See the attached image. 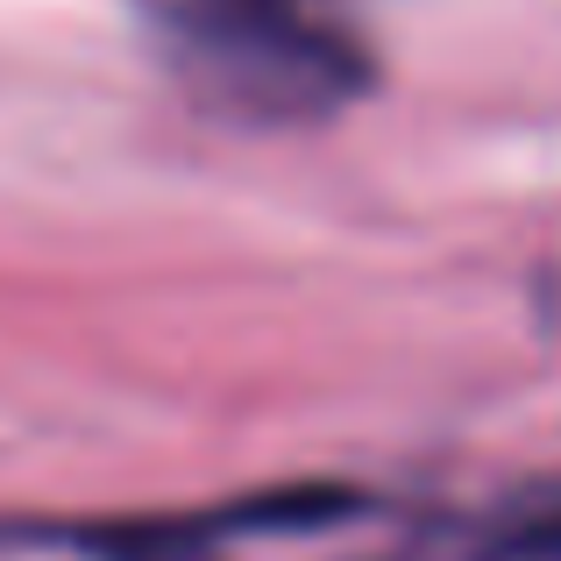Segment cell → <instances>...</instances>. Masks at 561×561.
I'll use <instances>...</instances> for the list:
<instances>
[{
	"mask_svg": "<svg viewBox=\"0 0 561 561\" xmlns=\"http://www.w3.org/2000/svg\"><path fill=\"white\" fill-rule=\"evenodd\" d=\"M150 57L228 128H328L377 93V50L342 0H136Z\"/></svg>",
	"mask_w": 561,
	"mask_h": 561,
	"instance_id": "1",
	"label": "cell"
},
{
	"mask_svg": "<svg viewBox=\"0 0 561 561\" xmlns=\"http://www.w3.org/2000/svg\"><path fill=\"white\" fill-rule=\"evenodd\" d=\"M363 497L348 491H263V497H234L214 512H171V519H93V526H65V519H36V526H0V554L22 548H85L100 561H214L220 540L234 534H263V526H320L356 512Z\"/></svg>",
	"mask_w": 561,
	"mask_h": 561,
	"instance_id": "2",
	"label": "cell"
},
{
	"mask_svg": "<svg viewBox=\"0 0 561 561\" xmlns=\"http://www.w3.org/2000/svg\"><path fill=\"white\" fill-rule=\"evenodd\" d=\"M469 561H561V477L497 512L477 534V554Z\"/></svg>",
	"mask_w": 561,
	"mask_h": 561,
	"instance_id": "3",
	"label": "cell"
}]
</instances>
